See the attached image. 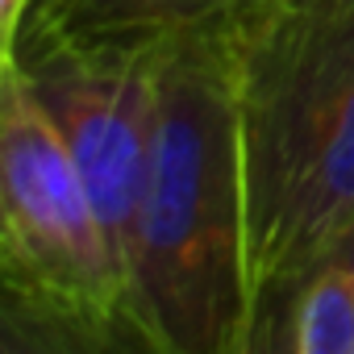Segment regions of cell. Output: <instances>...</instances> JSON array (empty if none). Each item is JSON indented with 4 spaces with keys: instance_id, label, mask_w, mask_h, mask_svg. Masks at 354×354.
<instances>
[{
    "instance_id": "obj_2",
    "label": "cell",
    "mask_w": 354,
    "mask_h": 354,
    "mask_svg": "<svg viewBox=\"0 0 354 354\" xmlns=\"http://www.w3.org/2000/svg\"><path fill=\"white\" fill-rule=\"evenodd\" d=\"M125 283L142 350L254 354L225 21L162 42L150 167Z\"/></svg>"
},
{
    "instance_id": "obj_3",
    "label": "cell",
    "mask_w": 354,
    "mask_h": 354,
    "mask_svg": "<svg viewBox=\"0 0 354 354\" xmlns=\"http://www.w3.org/2000/svg\"><path fill=\"white\" fill-rule=\"evenodd\" d=\"M0 279L9 317L55 342L138 346L125 267L17 59H0Z\"/></svg>"
},
{
    "instance_id": "obj_1",
    "label": "cell",
    "mask_w": 354,
    "mask_h": 354,
    "mask_svg": "<svg viewBox=\"0 0 354 354\" xmlns=\"http://www.w3.org/2000/svg\"><path fill=\"white\" fill-rule=\"evenodd\" d=\"M254 354L271 350L296 288L354 225V9L292 0L225 21Z\"/></svg>"
},
{
    "instance_id": "obj_7",
    "label": "cell",
    "mask_w": 354,
    "mask_h": 354,
    "mask_svg": "<svg viewBox=\"0 0 354 354\" xmlns=\"http://www.w3.org/2000/svg\"><path fill=\"white\" fill-rule=\"evenodd\" d=\"M38 0H0V59H13Z\"/></svg>"
},
{
    "instance_id": "obj_8",
    "label": "cell",
    "mask_w": 354,
    "mask_h": 354,
    "mask_svg": "<svg viewBox=\"0 0 354 354\" xmlns=\"http://www.w3.org/2000/svg\"><path fill=\"white\" fill-rule=\"evenodd\" d=\"M292 5L317 9V13H346V9H354V0H292Z\"/></svg>"
},
{
    "instance_id": "obj_4",
    "label": "cell",
    "mask_w": 354,
    "mask_h": 354,
    "mask_svg": "<svg viewBox=\"0 0 354 354\" xmlns=\"http://www.w3.org/2000/svg\"><path fill=\"white\" fill-rule=\"evenodd\" d=\"M162 42L26 38L13 55L59 125L121 267L150 167Z\"/></svg>"
},
{
    "instance_id": "obj_9",
    "label": "cell",
    "mask_w": 354,
    "mask_h": 354,
    "mask_svg": "<svg viewBox=\"0 0 354 354\" xmlns=\"http://www.w3.org/2000/svg\"><path fill=\"white\" fill-rule=\"evenodd\" d=\"M333 259H337V263L346 267V275L354 279V225H350V234L342 238V246H337V254H333Z\"/></svg>"
},
{
    "instance_id": "obj_6",
    "label": "cell",
    "mask_w": 354,
    "mask_h": 354,
    "mask_svg": "<svg viewBox=\"0 0 354 354\" xmlns=\"http://www.w3.org/2000/svg\"><path fill=\"white\" fill-rule=\"evenodd\" d=\"M271 350L288 354H354V279L337 259L321 263L288 300Z\"/></svg>"
},
{
    "instance_id": "obj_5",
    "label": "cell",
    "mask_w": 354,
    "mask_h": 354,
    "mask_svg": "<svg viewBox=\"0 0 354 354\" xmlns=\"http://www.w3.org/2000/svg\"><path fill=\"white\" fill-rule=\"evenodd\" d=\"M254 5L263 0H38L26 38L162 42L188 30L221 26Z\"/></svg>"
}]
</instances>
